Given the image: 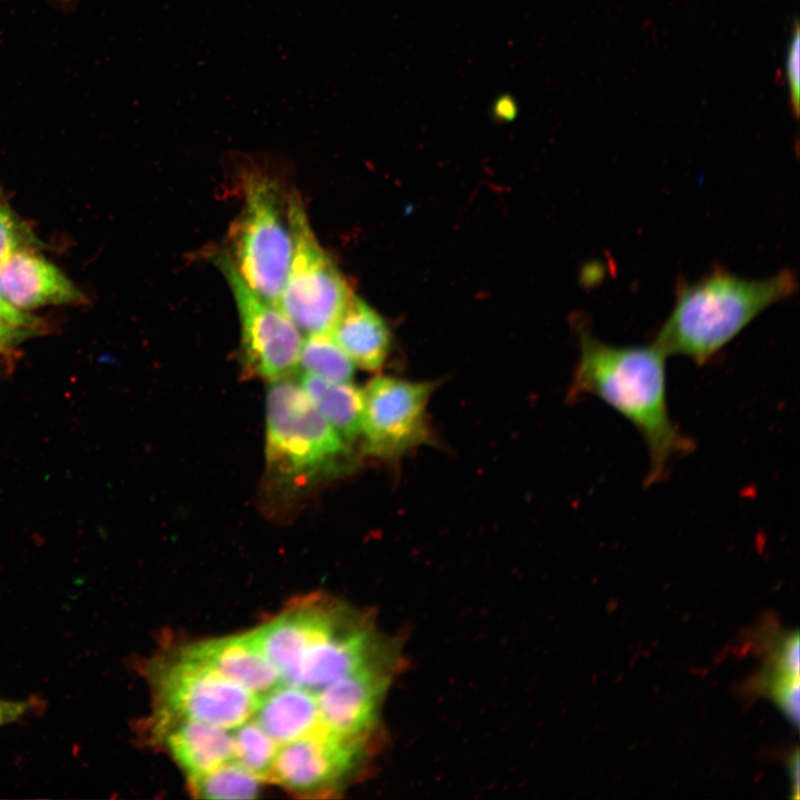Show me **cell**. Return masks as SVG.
Listing matches in <instances>:
<instances>
[{
  "instance_id": "13",
  "label": "cell",
  "mask_w": 800,
  "mask_h": 800,
  "mask_svg": "<svg viewBox=\"0 0 800 800\" xmlns=\"http://www.w3.org/2000/svg\"><path fill=\"white\" fill-rule=\"evenodd\" d=\"M184 651L257 697L283 684L278 669L257 647L249 632L201 641Z\"/></svg>"
},
{
  "instance_id": "27",
  "label": "cell",
  "mask_w": 800,
  "mask_h": 800,
  "mask_svg": "<svg viewBox=\"0 0 800 800\" xmlns=\"http://www.w3.org/2000/svg\"><path fill=\"white\" fill-rule=\"evenodd\" d=\"M496 114L502 118H508L514 114V102L509 97H501L497 100L494 106Z\"/></svg>"
},
{
  "instance_id": "12",
  "label": "cell",
  "mask_w": 800,
  "mask_h": 800,
  "mask_svg": "<svg viewBox=\"0 0 800 800\" xmlns=\"http://www.w3.org/2000/svg\"><path fill=\"white\" fill-rule=\"evenodd\" d=\"M0 284L9 302L20 310L84 301L76 284L33 249L18 251L8 259L0 269Z\"/></svg>"
},
{
  "instance_id": "18",
  "label": "cell",
  "mask_w": 800,
  "mask_h": 800,
  "mask_svg": "<svg viewBox=\"0 0 800 800\" xmlns=\"http://www.w3.org/2000/svg\"><path fill=\"white\" fill-rule=\"evenodd\" d=\"M760 676V684L771 694L783 714L796 727L799 723V637L788 633L772 650Z\"/></svg>"
},
{
  "instance_id": "10",
  "label": "cell",
  "mask_w": 800,
  "mask_h": 800,
  "mask_svg": "<svg viewBox=\"0 0 800 800\" xmlns=\"http://www.w3.org/2000/svg\"><path fill=\"white\" fill-rule=\"evenodd\" d=\"M341 612L308 603L292 608L250 631L262 653L278 669L284 684H294L302 660L343 619Z\"/></svg>"
},
{
  "instance_id": "14",
  "label": "cell",
  "mask_w": 800,
  "mask_h": 800,
  "mask_svg": "<svg viewBox=\"0 0 800 800\" xmlns=\"http://www.w3.org/2000/svg\"><path fill=\"white\" fill-rule=\"evenodd\" d=\"M169 719L174 720L173 724L170 728L156 727V734L162 737L171 756L188 778L234 760L230 730L189 719Z\"/></svg>"
},
{
  "instance_id": "1",
  "label": "cell",
  "mask_w": 800,
  "mask_h": 800,
  "mask_svg": "<svg viewBox=\"0 0 800 800\" xmlns=\"http://www.w3.org/2000/svg\"><path fill=\"white\" fill-rule=\"evenodd\" d=\"M579 358L570 400L592 396L627 419L648 452L647 486L667 478L671 463L694 449L672 420L668 404L666 354L651 346H614L579 330Z\"/></svg>"
},
{
  "instance_id": "15",
  "label": "cell",
  "mask_w": 800,
  "mask_h": 800,
  "mask_svg": "<svg viewBox=\"0 0 800 800\" xmlns=\"http://www.w3.org/2000/svg\"><path fill=\"white\" fill-rule=\"evenodd\" d=\"M253 717L278 746L327 730L314 692L292 684L283 683L259 697Z\"/></svg>"
},
{
  "instance_id": "2",
  "label": "cell",
  "mask_w": 800,
  "mask_h": 800,
  "mask_svg": "<svg viewBox=\"0 0 800 800\" xmlns=\"http://www.w3.org/2000/svg\"><path fill=\"white\" fill-rule=\"evenodd\" d=\"M797 290L798 278L790 269L749 279L718 266L693 282L679 279L673 308L653 344L667 357L703 366L761 312Z\"/></svg>"
},
{
  "instance_id": "20",
  "label": "cell",
  "mask_w": 800,
  "mask_h": 800,
  "mask_svg": "<svg viewBox=\"0 0 800 800\" xmlns=\"http://www.w3.org/2000/svg\"><path fill=\"white\" fill-rule=\"evenodd\" d=\"M260 781L236 760L188 778L190 790L206 799H252L258 794Z\"/></svg>"
},
{
  "instance_id": "21",
  "label": "cell",
  "mask_w": 800,
  "mask_h": 800,
  "mask_svg": "<svg viewBox=\"0 0 800 800\" xmlns=\"http://www.w3.org/2000/svg\"><path fill=\"white\" fill-rule=\"evenodd\" d=\"M234 729V760L259 780L269 781L279 746L254 719H249Z\"/></svg>"
},
{
  "instance_id": "6",
  "label": "cell",
  "mask_w": 800,
  "mask_h": 800,
  "mask_svg": "<svg viewBox=\"0 0 800 800\" xmlns=\"http://www.w3.org/2000/svg\"><path fill=\"white\" fill-rule=\"evenodd\" d=\"M160 717L189 719L232 730L253 717L259 697L182 651L149 670Z\"/></svg>"
},
{
  "instance_id": "17",
  "label": "cell",
  "mask_w": 800,
  "mask_h": 800,
  "mask_svg": "<svg viewBox=\"0 0 800 800\" xmlns=\"http://www.w3.org/2000/svg\"><path fill=\"white\" fill-rule=\"evenodd\" d=\"M300 386L348 444L361 437L362 393L351 381H336L304 373Z\"/></svg>"
},
{
  "instance_id": "9",
  "label": "cell",
  "mask_w": 800,
  "mask_h": 800,
  "mask_svg": "<svg viewBox=\"0 0 800 800\" xmlns=\"http://www.w3.org/2000/svg\"><path fill=\"white\" fill-rule=\"evenodd\" d=\"M359 741L328 730L279 746L269 781L292 791H313L334 782L354 763Z\"/></svg>"
},
{
  "instance_id": "24",
  "label": "cell",
  "mask_w": 800,
  "mask_h": 800,
  "mask_svg": "<svg viewBox=\"0 0 800 800\" xmlns=\"http://www.w3.org/2000/svg\"><path fill=\"white\" fill-rule=\"evenodd\" d=\"M0 321L26 332L37 329L34 317L23 312L9 302L0 284Z\"/></svg>"
},
{
  "instance_id": "25",
  "label": "cell",
  "mask_w": 800,
  "mask_h": 800,
  "mask_svg": "<svg viewBox=\"0 0 800 800\" xmlns=\"http://www.w3.org/2000/svg\"><path fill=\"white\" fill-rule=\"evenodd\" d=\"M39 701L0 698V727L18 722L36 711Z\"/></svg>"
},
{
  "instance_id": "3",
  "label": "cell",
  "mask_w": 800,
  "mask_h": 800,
  "mask_svg": "<svg viewBox=\"0 0 800 800\" xmlns=\"http://www.w3.org/2000/svg\"><path fill=\"white\" fill-rule=\"evenodd\" d=\"M349 444L289 378L272 381L267 396V467L278 480L303 486L338 471Z\"/></svg>"
},
{
  "instance_id": "8",
  "label": "cell",
  "mask_w": 800,
  "mask_h": 800,
  "mask_svg": "<svg viewBox=\"0 0 800 800\" xmlns=\"http://www.w3.org/2000/svg\"><path fill=\"white\" fill-rule=\"evenodd\" d=\"M216 263L227 279L239 313L244 369L270 382L288 378L299 368L301 331L277 304L242 280L226 251L216 256Z\"/></svg>"
},
{
  "instance_id": "23",
  "label": "cell",
  "mask_w": 800,
  "mask_h": 800,
  "mask_svg": "<svg viewBox=\"0 0 800 800\" xmlns=\"http://www.w3.org/2000/svg\"><path fill=\"white\" fill-rule=\"evenodd\" d=\"M786 74L789 86L791 109L797 117L800 102V33L798 20L792 26V32L786 58Z\"/></svg>"
},
{
  "instance_id": "19",
  "label": "cell",
  "mask_w": 800,
  "mask_h": 800,
  "mask_svg": "<svg viewBox=\"0 0 800 800\" xmlns=\"http://www.w3.org/2000/svg\"><path fill=\"white\" fill-rule=\"evenodd\" d=\"M299 368L304 373L336 381H351L354 372V363L330 331L307 334L300 350Z\"/></svg>"
},
{
  "instance_id": "16",
  "label": "cell",
  "mask_w": 800,
  "mask_h": 800,
  "mask_svg": "<svg viewBox=\"0 0 800 800\" xmlns=\"http://www.w3.org/2000/svg\"><path fill=\"white\" fill-rule=\"evenodd\" d=\"M356 367L378 371L386 362L391 334L382 317L357 296H352L330 330Z\"/></svg>"
},
{
  "instance_id": "5",
  "label": "cell",
  "mask_w": 800,
  "mask_h": 800,
  "mask_svg": "<svg viewBox=\"0 0 800 800\" xmlns=\"http://www.w3.org/2000/svg\"><path fill=\"white\" fill-rule=\"evenodd\" d=\"M293 251L277 306L300 331H330L353 296L333 260L318 242L300 197L288 194Z\"/></svg>"
},
{
  "instance_id": "11",
  "label": "cell",
  "mask_w": 800,
  "mask_h": 800,
  "mask_svg": "<svg viewBox=\"0 0 800 800\" xmlns=\"http://www.w3.org/2000/svg\"><path fill=\"white\" fill-rule=\"evenodd\" d=\"M387 674L371 662L314 692L324 728L332 734L359 741L371 729Z\"/></svg>"
},
{
  "instance_id": "26",
  "label": "cell",
  "mask_w": 800,
  "mask_h": 800,
  "mask_svg": "<svg viewBox=\"0 0 800 800\" xmlns=\"http://www.w3.org/2000/svg\"><path fill=\"white\" fill-rule=\"evenodd\" d=\"M27 334L28 332L0 321V350L12 344L19 338L26 337Z\"/></svg>"
},
{
  "instance_id": "28",
  "label": "cell",
  "mask_w": 800,
  "mask_h": 800,
  "mask_svg": "<svg viewBox=\"0 0 800 800\" xmlns=\"http://www.w3.org/2000/svg\"><path fill=\"white\" fill-rule=\"evenodd\" d=\"M54 4L59 6L60 8H71L72 3L77 0H51Z\"/></svg>"
},
{
  "instance_id": "7",
  "label": "cell",
  "mask_w": 800,
  "mask_h": 800,
  "mask_svg": "<svg viewBox=\"0 0 800 800\" xmlns=\"http://www.w3.org/2000/svg\"><path fill=\"white\" fill-rule=\"evenodd\" d=\"M436 389L432 381L391 376L371 379L361 390V442L364 453L391 460L428 443L427 407Z\"/></svg>"
},
{
  "instance_id": "22",
  "label": "cell",
  "mask_w": 800,
  "mask_h": 800,
  "mask_svg": "<svg viewBox=\"0 0 800 800\" xmlns=\"http://www.w3.org/2000/svg\"><path fill=\"white\" fill-rule=\"evenodd\" d=\"M36 239L0 196V269L18 251L32 249Z\"/></svg>"
},
{
  "instance_id": "4",
  "label": "cell",
  "mask_w": 800,
  "mask_h": 800,
  "mask_svg": "<svg viewBox=\"0 0 800 800\" xmlns=\"http://www.w3.org/2000/svg\"><path fill=\"white\" fill-rule=\"evenodd\" d=\"M228 243L226 253L242 280L277 304L292 257L293 234L288 197L273 178L256 171L243 177L242 206Z\"/></svg>"
}]
</instances>
